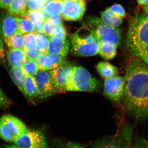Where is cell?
Listing matches in <instances>:
<instances>
[{"mask_svg": "<svg viewBox=\"0 0 148 148\" xmlns=\"http://www.w3.org/2000/svg\"><path fill=\"white\" fill-rule=\"evenodd\" d=\"M24 86L28 98H34L38 97V90L34 77L25 75Z\"/></svg>", "mask_w": 148, "mask_h": 148, "instance_id": "cell-23", "label": "cell"}, {"mask_svg": "<svg viewBox=\"0 0 148 148\" xmlns=\"http://www.w3.org/2000/svg\"><path fill=\"white\" fill-rule=\"evenodd\" d=\"M18 30V26L15 17L10 14L4 16L1 24V33L5 44L9 48L11 38Z\"/></svg>", "mask_w": 148, "mask_h": 148, "instance_id": "cell-14", "label": "cell"}, {"mask_svg": "<svg viewBox=\"0 0 148 148\" xmlns=\"http://www.w3.org/2000/svg\"><path fill=\"white\" fill-rule=\"evenodd\" d=\"M23 35L18 29L11 38L9 48L24 49Z\"/></svg>", "mask_w": 148, "mask_h": 148, "instance_id": "cell-28", "label": "cell"}, {"mask_svg": "<svg viewBox=\"0 0 148 148\" xmlns=\"http://www.w3.org/2000/svg\"><path fill=\"white\" fill-rule=\"evenodd\" d=\"M21 17L27 18L32 22L35 27L36 33L43 34V27L48 18L43 14L41 10H27Z\"/></svg>", "mask_w": 148, "mask_h": 148, "instance_id": "cell-17", "label": "cell"}, {"mask_svg": "<svg viewBox=\"0 0 148 148\" xmlns=\"http://www.w3.org/2000/svg\"><path fill=\"white\" fill-rule=\"evenodd\" d=\"M125 44L132 55L148 65L147 55L148 16L145 13L139 14L131 20L126 35Z\"/></svg>", "mask_w": 148, "mask_h": 148, "instance_id": "cell-2", "label": "cell"}, {"mask_svg": "<svg viewBox=\"0 0 148 148\" xmlns=\"http://www.w3.org/2000/svg\"><path fill=\"white\" fill-rule=\"evenodd\" d=\"M98 81L89 72L81 66H74L71 77L67 84L66 91H93L98 87Z\"/></svg>", "mask_w": 148, "mask_h": 148, "instance_id": "cell-5", "label": "cell"}, {"mask_svg": "<svg viewBox=\"0 0 148 148\" xmlns=\"http://www.w3.org/2000/svg\"><path fill=\"white\" fill-rule=\"evenodd\" d=\"M86 8V0H64L61 16L66 21L79 20L84 14Z\"/></svg>", "mask_w": 148, "mask_h": 148, "instance_id": "cell-11", "label": "cell"}, {"mask_svg": "<svg viewBox=\"0 0 148 148\" xmlns=\"http://www.w3.org/2000/svg\"><path fill=\"white\" fill-rule=\"evenodd\" d=\"M134 129L125 125L113 135L96 142L94 148H132Z\"/></svg>", "mask_w": 148, "mask_h": 148, "instance_id": "cell-6", "label": "cell"}, {"mask_svg": "<svg viewBox=\"0 0 148 148\" xmlns=\"http://www.w3.org/2000/svg\"><path fill=\"white\" fill-rule=\"evenodd\" d=\"M21 68L25 75L33 77L39 71V68L36 61L28 59Z\"/></svg>", "mask_w": 148, "mask_h": 148, "instance_id": "cell-27", "label": "cell"}, {"mask_svg": "<svg viewBox=\"0 0 148 148\" xmlns=\"http://www.w3.org/2000/svg\"><path fill=\"white\" fill-rule=\"evenodd\" d=\"M15 18L18 26V30L23 34L35 32L34 25L28 19L23 17L16 16Z\"/></svg>", "mask_w": 148, "mask_h": 148, "instance_id": "cell-25", "label": "cell"}, {"mask_svg": "<svg viewBox=\"0 0 148 148\" xmlns=\"http://www.w3.org/2000/svg\"><path fill=\"white\" fill-rule=\"evenodd\" d=\"M73 67L69 63L65 62L49 72L55 92L66 91V86L71 77Z\"/></svg>", "mask_w": 148, "mask_h": 148, "instance_id": "cell-9", "label": "cell"}, {"mask_svg": "<svg viewBox=\"0 0 148 148\" xmlns=\"http://www.w3.org/2000/svg\"><path fill=\"white\" fill-rule=\"evenodd\" d=\"M61 148H87L78 143H67Z\"/></svg>", "mask_w": 148, "mask_h": 148, "instance_id": "cell-37", "label": "cell"}, {"mask_svg": "<svg viewBox=\"0 0 148 148\" xmlns=\"http://www.w3.org/2000/svg\"><path fill=\"white\" fill-rule=\"evenodd\" d=\"M28 130L23 122L13 116L5 115L0 119V137L6 142L14 143Z\"/></svg>", "mask_w": 148, "mask_h": 148, "instance_id": "cell-7", "label": "cell"}, {"mask_svg": "<svg viewBox=\"0 0 148 148\" xmlns=\"http://www.w3.org/2000/svg\"><path fill=\"white\" fill-rule=\"evenodd\" d=\"M28 0H12L9 6V12L13 16H22L27 10Z\"/></svg>", "mask_w": 148, "mask_h": 148, "instance_id": "cell-21", "label": "cell"}, {"mask_svg": "<svg viewBox=\"0 0 148 148\" xmlns=\"http://www.w3.org/2000/svg\"><path fill=\"white\" fill-rule=\"evenodd\" d=\"M66 57L58 54L47 53L42 54L36 61L39 70L42 71L54 70L66 62Z\"/></svg>", "mask_w": 148, "mask_h": 148, "instance_id": "cell-13", "label": "cell"}, {"mask_svg": "<svg viewBox=\"0 0 148 148\" xmlns=\"http://www.w3.org/2000/svg\"><path fill=\"white\" fill-rule=\"evenodd\" d=\"M14 143L21 148H49L45 135L39 130L28 129Z\"/></svg>", "mask_w": 148, "mask_h": 148, "instance_id": "cell-8", "label": "cell"}, {"mask_svg": "<svg viewBox=\"0 0 148 148\" xmlns=\"http://www.w3.org/2000/svg\"><path fill=\"white\" fill-rule=\"evenodd\" d=\"M5 56L3 44L2 41L0 38V64L4 66H6Z\"/></svg>", "mask_w": 148, "mask_h": 148, "instance_id": "cell-36", "label": "cell"}, {"mask_svg": "<svg viewBox=\"0 0 148 148\" xmlns=\"http://www.w3.org/2000/svg\"><path fill=\"white\" fill-rule=\"evenodd\" d=\"M104 94L110 100L118 103L123 100L124 94V77L116 76L105 79Z\"/></svg>", "mask_w": 148, "mask_h": 148, "instance_id": "cell-10", "label": "cell"}, {"mask_svg": "<svg viewBox=\"0 0 148 148\" xmlns=\"http://www.w3.org/2000/svg\"><path fill=\"white\" fill-rule=\"evenodd\" d=\"M34 77L38 90L39 98H47L55 92L52 78L49 73L40 71Z\"/></svg>", "mask_w": 148, "mask_h": 148, "instance_id": "cell-12", "label": "cell"}, {"mask_svg": "<svg viewBox=\"0 0 148 148\" xmlns=\"http://www.w3.org/2000/svg\"><path fill=\"white\" fill-rule=\"evenodd\" d=\"M147 57L148 60V45L147 46Z\"/></svg>", "mask_w": 148, "mask_h": 148, "instance_id": "cell-43", "label": "cell"}, {"mask_svg": "<svg viewBox=\"0 0 148 148\" xmlns=\"http://www.w3.org/2000/svg\"><path fill=\"white\" fill-rule=\"evenodd\" d=\"M101 20L104 24L114 27L119 26L123 21L122 18L117 16L111 12L109 8L101 12Z\"/></svg>", "mask_w": 148, "mask_h": 148, "instance_id": "cell-22", "label": "cell"}, {"mask_svg": "<svg viewBox=\"0 0 148 148\" xmlns=\"http://www.w3.org/2000/svg\"><path fill=\"white\" fill-rule=\"evenodd\" d=\"M36 32L28 33L23 35L24 49H33L36 47Z\"/></svg>", "mask_w": 148, "mask_h": 148, "instance_id": "cell-30", "label": "cell"}, {"mask_svg": "<svg viewBox=\"0 0 148 148\" xmlns=\"http://www.w3.org/2000/svg\"><path fill=\"white\" fill-rule=\"evenodd\" d=\"M36 47L43 53H48L49 40L48 37L43 34L36 33Z\"/></svg>", "mask_w": 148, "mask_h": 148, "instance_id": "cell-26", "label": "cell"}, {"mask_svg": "<svg viewBox=\"0 0 148 148\" xmlns=\"http://www.w3.org/2000/svg\"><path fill=\"white\" fill-rule=\"evenodd\" d=\"M10 100L0 88V108L6 109L10 106Z\"/></svg>", "mask_w": 148, "mask_h": 148, "instance_id": "cell-35", "label": "cell"}, {"mask_svg": "<svg viewBox=\"0 0 148 148\" xmlns=\"http://www.w3.org/2000/svg\"><path fill=\"white\" fill-rule=\"evenodd\" d=\"M64 1V0H50L44 6L41 11L47 18L60 15Z\"/></svg>", "mask_w": 148, "mask_h": 148, "instance_id": "cell-18", "label": "cell"}, {"mask_svg": "<svg viewBox=\"0 0 148 148\" xmlns=\"http://www.w3.org/2000/svg\"><path fill=\"white\" fill-rule=\"evenodd\" d=\"M53 23L56 25H60L62 24V20L60 15L53 16L50 18Z\"/></svg>", "mask_w": 148, "mask_h": 148, "instance_id": "cell-39", "label": "cell"}, {"mask_svg": "<svg viewBox=\"0 0 148 148\" xmlns=\"http://www.w3.org/2000/svg\"><path fill=\"white\" fill-rule=\"evenodd\" d=\"M6 56L7 61L11 68H21L27 60L24 49H9Z\"/></svg>", "mask_w": 148, "mask_h": 148, "instance_id": "cell-16", "label": "cell"}, {"mask_svg": "<svg viewBox=\"0 0 148 148\" xmlns=\"http://www.w3.org/2000/svg\"><path fill=\"white\" fill-rule=\"evenodd\" d=\"M48 53L58 54L66 57L69 52L70 41L67 38L62 39L56 36L48 37Z\"/></svg>", "mask_w": 148, "mask_h": 148, "instance_id": "cell-15", "label": "cell"}, {"mask_svg": "<svg viewBox=\"0 0 148 148\" xmlns=\"http://www.w3.org/2000/svg\"><path fill=\"white\" fill-rule=\"evenodd\" d=\"M46 3V0H28L27 10H41Z\"/></svg>", "mask_w": 148, "mask_h": 148, "instance_id": "cell-31", "label": "cell"}, {"mask_svg": "<svg viewBox=\"0 0 148 148\" xmlns=\"http://www.w3.org/2000/svg\"><path fill=\"white\" fill-rule=\"evenodd\" d=\"M110 10L117 16L122 18L125 16V12L122 6L118 4H115L108 8Z\"/></svg>", "mask_w": 148, "mask_h": 148, "instance_id": "cell-34", "label": "cell"}, {"mask_svg": "<svg viewBox=\"0 0 148 148\" xmlns=\"http://www.w3.org/2000/svg\"><path fill=\"white\" fill-rule=\"evenodd\" d=\"M27 58L36 61L43 53L36 47L33 49H24Z\"/></svg>", "mask_w": 148, "mask_h": 148, "instance_id": "cell-32", "label": "cell"}, {"mask_svg": "<svg viewBox=\"0 0 148 148\" xmlns=\"http://www.w3.org/2000/svg\"><path fill=\"white\" fill-rule=\"evenodd\" d=\"M98 53L106 60L112 59L116 55L117 47L114 46L103 43H98Z\"/></svg>", "mask_w": 148, "mask_h": 148, "instance_id": "cell-24", "label": "cell"}, {"mask_svg": "<svg viewBox=\"0 0 148 148\" xmlns=\"http://www.w3.org/2000/svg\"><path fill=\"white\" fill-rule=\"evenodd\" d=\"M10 75L14 83L18 87V89L26 98H28L24 86L25 74L23 73L21 68H11L10 70Z\"/></svg>", "mask_w": 148, "mask_h": 148, "instance_id": "cell-20", "label": "cell"}, {"mask_svg": "<svg viewBox=\"0 0 148 148\" xmlns=\"http://www.w3.org/2000/svg\"><path fill=\"white\" fill-rule=\"evenodd\" d=\"M96 69L100 75L105 79L116 76L119 74L118 70L116 66L106 61L98 63Z\"/></svg>", "mask_w": 148, "mask_h": 148, "instance_id": "cell-19", "label": "cell"}, {"mask_svg": "<svg viewBox=\"0 0 148 148\" xmlns=\"http://www.w3.org/2000/svg\"><path fill=\"white\" fill-rule=\"evenodd\" d=\"M88 26L93 31L98 43L106 44L118 47L121 43V33L116 27H110L97 17L88 18Z\"/></svg>", "mask_w": 148, "mask_h": 148, "instance_id": "cell-4", "label": "cell"}, {"mask_svg": "<svg viewBox=\"0 0 148 148\" xmlns=\"http://www.w3.org/2000/svg\"><path fill=\"white\" fill-rule=\"evenodd\" d=\"M144 9L146 14L148 16V3L145 5Z\"/></svg>", "mask_w": 148, "mask_h": 148, "instance_id": "cell-41", "label": "cell"}, {"mask_svg": "<svg viewBox=\"0 0 148 148\" xmlns=\"http://www.w3.org/2000/svg\"><path fill=\"white\" fill-rule=\"evenodd\" d=\"M71 52L77 56H90L98 53L99 46L93 31L83 26L70 36Z\"/></svg>", "mask_w": 148, "mask_h": 148, "instance_id": "cell-3", "label": "cell"}, {"mask_svg": "<svg viewBox=\"0 0 148 148\" xmlns=\"http://www.w3.org/2000/svg\"><path fill=\"white\" fill-rule=\"evenodd\" d=\"M4 148H21L19 147L16 145H11V146H7L5 147Z\"/></svg>", "mask_w": 148, "mask_h": 148, "instance_id": "cell-42", "label": "cell"}, {"mask_svg": "<svg viewBox=\"0 0 148 148\" xmlns=\"http://www.w3.org/2000/svg\"><path fill=\"white\" fill-rule=\"evenodd\" d=\"M124 77V107L138 121L148 118V65L135 58L130 61Z\"/></svg>", "mask_w": 148, "mask_h": 148, "instance_id": "cell-1", "label": "cell"}, {"mask_svg": "<svg viewBox=\"0 0 148 148\" xmlns=\"http://www.w3.org/2000/svg\"><path fill=\"white\" fill-rule=\"evenodd\" d=\"M59 26L54 24L50 18H48L45 22L43 27V34L48 37L55 36Z\"/></svg>", "mask_w": 148, "mask_h": 148, "instance_id": "cell-29", "label": "cell"}, {"mask_svg": "<svg viewBox=\"0 0 148 148\" xmlns=\"http://www.w3.org/2000/svg\"><path fill=\"white\" fill-rule=\"evenodd\" d=\"M140 5L145 6L148 3V0H137Z\"/></svg>", "mask_w": 148, "mask_h": 148, "instance_id": "cell-40", "label": "cell"}, {"mask_svg": "<svg viewBox=\"0 0 148 148\" xmlns=\"http://www.w3.org/2000/svg\"><path fill=\"white\" fill-rule=\"evenodd\" d=\"M12 0H0V8H8Z\"/></svg>", "mask_w": 148, "mask_h": 148, "instance_id": "cell-38", "label": "cell"}, {"mask_svg": "<svg viewBox=\"0 0 148 148\" xmlns=\"http://www.w3.org/2000/svg\"><path fill=\"white\" fill-rule=\"evenodd\" d=\"M132 148H148V140L140 137L133 138Z\"/></svg>", "mask_w": 148, "mask_h": 148, "instance_id": "cell-33", "label": "cell"}]
</instances>
